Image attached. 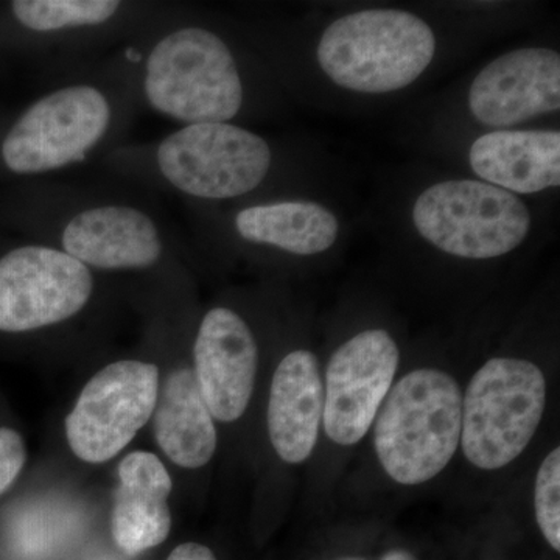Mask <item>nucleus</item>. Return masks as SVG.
<instances>
[{
  "label": "nucleus",
  "mask_w": 560,
  "mask_h": 560,
  "mask_svg": "<svg viewBox=\"0 0 560 560\" xmlns=\"http://www.w3.org/2000/svg\"><path fill=\"white\" fill-rule=\"evenodd\" d=\"M0 230L46 243L98 275L178 270L180 259V242L149 194L110 178L3 186Z\"/></svg>",
  "instance_id": "nucleus-1"
},
{
  "label": "nucleus",
  "mask_w": 560,
  "mask_h": 560,
  "mask_svg": "<svg viewBox=\"0 0 560 560\" xmlns=\"http://www.w3.org/2000/svg\"><path fill=\"white\" fill-rule=\"evenodd\" d=\"M140 109L135 80L117 51L49 80L27 105L0 116V184L97 165L127 142Z\"/></svg>",
  "instance_id": "nucleus-2"
},
{
  "label": "nucleus",
  "mask_w": 560,
  "mask_h": 560,
  "mask_svg": "<svg viewBox=\"0 0 560 560\" xmlns=\"http://www.w3.org/2000/svg\"><path fill=\"white\" fill-rule=\"evenodd\" d=\"M117 54L130 69L140 108L178 127L237 124L257 101V62L195 7L165 2Z\"/></svg>",
  "instance_id": "nucleus-3"
},
{
  "label": "nucleus",
  "mask_w": 560,
  "mask_h": 560,
  "mask_svg": "<svg viewBox=\"0 0 560 560\" xmlns=\"http://www.w3.org/2000/svg\"><path fill=\"white\" fill-rule=\"evenodd\" d=\"M106 178L183 198L190 208L261 200L275 183V143L238 124L184 125L160 139L125 142L95 165Z\"/></svg>",
  "instance_id": "nucleus-4"
},
{
  "label": "nucleus",
  "mask_w": 560,
  "mask_h": 560,
  "mask_svg": "<svg viewBox=\"0 0 560 560\" xmlns=\"http://www.w3.org/2000/svg\"><path fill=\"white\" fill-rule=\"evenodd\" d=\"M150 0L0 2V55L32 62L57 79L116 54L160 14Z\"/></svg>",
  "instance_id": "nucleus-5"
},
{
  "label": "nucleus",
  "mask_w": 560,
  "mask_h": 560,
  "mask_svg": "<svg viewBox=\"0 0 560 560\" xmlns=\"http://www.w3.org/2000/svg\"><path fill=\"white\" fill-rule=\"evenodd\" d=\"M436 55L433 28L418 14L368 9L327 25L316 47L324 75L341 90L390 94L411 86Z\"/></svg>",
  "instance_id": "nucleus-6"
},
{
  "label": "nucleus",
  "mask_w": 560,
  "mask_h": 560,
  "mask_svg": "<svg viewBox=\"0 0 560 560\" xmlns=\"http://www.w3.org/2000/svg\"><path fill=\"white\" fill-rule=\"evenodd\" d=\"M463 394L447 372L422 368L390 388L375 418L374 447L390 480L418 486L448 466L460 442Z\"/></svg>",
  "instance_id": "nucleus-7"
},
{
  "label": "nucleus",
  "mask_w": 560,
  "mask_h": 560,
  "mask_svg": "<svg viewBox=\"0 0 560 560\" xmlns=\"http://www.w3.org/2000/svg\"><path fill=\"white\" fill-rule=\"evenodd\" d=\"M411 223L423 242L463 260L508 256L528 238L533 217L517 195L480 179H445L420 191Z\"/></svg>",
  "instance_id": "nucleus-8"
},
{
  "label": "nucleus",
  "mask_w": 560,
  "mask_h": 560,
  "mask_svg": "<svg viewBox=\"0 0 560 560\" xmlns=\"http://www.w3.org/2000/svg\"><path fill=\"white\" fill-rule=\"evenodd\" d=\"M547 381L533 361L499 357L475 372L463 397L464 456L481 470H499L518 458L539 429Z\"/></svg>",
  "instance_id": "nucleus-9"
},
{
  "label": "nucleus",
  "mask_w": 560,
  "mask_h": 560,
  "mask_svg": "<svg viewBox=\"0 0 560 560\" xmlns=\"http://www.w3.org/2000/svg\"><path fill=\"white\" fill-rule=\"evenodd\" d=\"M98 272L46 243L0 230V334L57 329L91 307Z\"/></svg>",
  "instance_id": "nucleus-10"
},
{
  "label": "nucleus",
  "mask_w": 560,
  "mask_h": 560,
  "mask_svg": "<svg viewBox=\"0 0 560 560\" xmlns=\"http://www.w3.org/2000/svg\"><path fill=\"white\" fill-rule=\"evenodd\" d=\"M158 394L156 364L119 360L102 368L66 418V438L77 458L101 464L119 455L149 422Z\"/></svg>",
  "instance_id": "nucleus-11"
},
{
  "label": "nucleus",
  "mask_w": 560,
  "mask_h": 560,
  "mask_svg": "<svg viewBox=\"0 0 560 560\" xmlns=\"http://www.w3.org/2000/svg\"><path fill=\"white\" fill-rule=\"evenodd\" d=\"M189 209L201 231L238 249L318 256L337 243L341 232L340 220L329 208L298 198H261L232 208Z\"/></svg>",
  "instance_id": "nucleus-12"
},
{
  "label": "nucleus",
  "mask_w": 560,
  "mask_h": 560,
  "mask_svg": "<svg viewBox=\"0 0 560 560\" xmlns=\"http://www.w3.org/2000/svg\"><path fill=\"white\" fill-rule=\"evenodd\" d=\"M400 350L388 331L363 330L335 350L324 383L323 425L338 445L359 444L385 401Z\"/></svg>",
  "instance_id": "nucleus-13"
},
{
  "label": "nucleus",
  "mask_w": 560,
  "mask_h": 560,
  "mask_svg": "<svg viewBox=\"0 0 560 560\" xmlns=\"http://www.w3.org/2000/svg\"><path fill=\"white\" fill-rule=\"evenodd\" d=\"M467 103L474 119L493 130L558 113L559 51L522 47L500 55L471 81Z\"/></svg>",
  "instance_id": "nucleus-14"
},
{
  "label": "nucleus",
  "mask_w": 560,
  "mask_h": 560,
  "mask_svg": "<svg viewBox=\"0 0 560 560\" xmlns=\"http://www.w3.org/2000/svg\"><path fill=\"white\" fill-rule=\"evenodd\" d=\"M194 361L195 378L212 418L220 422L241 419L259 366V346L241 313L217 305L201 316Z\"/></svg>",
  "instance_id": "nucleus-15"
},
{
  "label": "nucleus",
  "mask_w": 560,
  "mask_h": 560,
  "mask_svg": "<svg viewBox=\"0 0 560 560\" xmlns=\"http://www.w3.org/2000/svg\"><path fill=\"white\" fill-rule=\"evenodd\" d=\"M323 412L324 382L315 353H287L272 375L268 401V431L280 459L301 464L311 458Z\"/></svg>",
  "instance_id": "nucleus-16"
},
{
  "label": "nucleus",
  "mask_w": 560,
  "mask_h": 560,
  "mask_svg": "<svg viewBox=\"0 0 560 560\" xmlns=\"http://www.w3.org/2000/svg\"><path fill=\"white\" fill-rule=\"evenodd\" d=\"M471 172L482 183L514 195H534L560 186L558 130H495L474 140Z\"/></svg>",
  "instance_id": "nucleus-17"
},
{
  "label": "nucleus",
  "mask_w": 560,
  "mask_h": 560,
  "mask_svg": "<svg viewBox=\"0 0 560 560\" xmlns=\"http://www.w3.org/2000/svg\"><path fill=\"white\" fill-rule=\"evenodd\" d=\"M120 485L114 497L113 537L125 555L158 547L172 528L168 495L172 478L162 460L149 452H132L119 464Z\"/></svg>",
  "instance_id": "nucleus-18"
},
{
  "label": "nucleus",
  "mask_w": 560,
  "mask_h": 560,
  "mask_svg": "<svg viewBox=\"0 0 560 560\" xmlns=\"http://www.w3.org/2000/svg\"><path fill=\"white\" fill-rule=\"evenodd\" d=\"M154 434L161 451L184 469H200L217 451V430L194 371H173L158 394Z\"/></svg>",
  "instance_id": "nucleus-19"
},
{
  "label": "nucleus",
  "mask_w": 560,
  "mask_h": 560,
  "mask_svg": "<svg viewBox=\"0 0 560 560\" xmlns=\"http://www.w3.org/2000/svg\"><path fill=\"white\" fill-rule=\"evenodd\" d=\"M537 525L545 540L560 551V448L548 453L537 470L534 486Z\"/></svg>",
  "instance_id": "nucleus-20"
},
{
  "label": "nucleus",
  "mask_w": 560,
  "mask_h": 560,
  "mask_svg": "<svg viewBox=\"0 0 560 560\" xmlns=\"http://www.w3.org/2000/svg\"><path fill=\"white\" fill-rule=\"evenodd\" d=\"M25 459L27 453L21 434L11 429H0V495L20 477Z\"/></svg>",
  "instance_id": "nucleus-21"
},
{
  "label": "nucleus",
  "mask_w": 560,
  "mask_h": 560,
  "mask_svg": "<svg viewBox=\"0 0 560 560\" xmlns=\"http://www.w3.org/2000/svg\"><path fill=\"white\" fill-rule=\"evenodd\" d=\"M167 560H217L213 552L209 550L205 545L189 544L179 545L175 550L171 552Z\"/></svg>",
  "instance_id": "nucleus-22"
},
{
  "label": "nucleus",
  "mask_w": 560,
  "mask_h": 560,
  "mask_svg": "<svg viewBox=\"0 0 560 560\" xmlns=\"http://www.w3.org/2000/svg\"><path fill=\"white\" fill-rule=\"evenodd\" d=\"M382 560H416L412 558L410 552L401 551V550H394L386 552L385 556H383Z\"/></svg>",
  "instance_id": "nucleus-23"
},
{
  "label": "nucleus",
  "mask_w": 560,
  "mask_h": 560,
  "mask_svg": "<svg viewBox=\"0 0 560 560\" xmlns=\"http://www.w3.org/2000/svg\"><path fill=\"white\" fill-rule=\"evenodd\" d=\"M2 113H3V110H2V109H0V116H2Z\"/></svg>",
  "instance_id": "nucleus-24"
}]
</instances>
